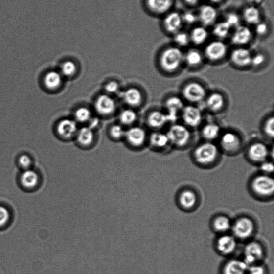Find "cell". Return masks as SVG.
Segmentation results:
<instances>
[{"mask_svg": "<svg viewBox=\"0 0 274 274\" xmlns=\"http://www.w3.org/2000/svg\"><path fill=\"white\" fill-rule=\"evenodd\" d=\"M221 152L214 142L204 141L194 148L191 157L197 166L203 169L215 167L220 160Z\"/></svg>", "mask_w": 274, "mask_h": 274, "instance_id": "cell-1", "label": "cell"}, {"mask_svg": "<svg viewBox=\"0 0 274 274\" xmlns=\"http://www.w3.org/2000/svg\"><path fill=\"white\" fill-rule=\"evenodd\" d=\"M250 195L257 201L268 202L274 196V181L271 175L261 173L254 175L248 184Z\"/></svg>", "mask_w": 274, "mask_h": 274, "instance_id": "cell-2", "label": "cell"}, {"mask_svg": "<svg viewBox=\"0 0 274 274\" xmlns=\"http://www.w3.org/2000/svg\"><path fill=\"white\" fill-rule=\"evenodd\" d=\"M256 221L249 215L243 214L232 220L231 233L237 241L247 242L254 237L258 227Z\"/></svg>", "mask_w": 274, "mask_h": 274, "instance_id": "cell-3", "label": "cell"}, {"mask_svg": "<svg viewBox=\"0 0 274 274\" xmlns=\"http://www.w3.org/2000/svg\"><path fill=\"white\" fill-rule=\"evenodd\" d=\"M184 54L178 47L165 49L160 57V65L162 70L168 75H175L178 72L184 64Z\"/></svg>", "mask_w": 274, "mask_h": 274, "instance_id": "cell-4", "label": "cell"}, {"mask_svg": "<svg viewBox=\"0 0 274 274\" xmlns=\"http://www.w3.org/2000/svg\"><path fill=\"white\" fill-rule=\"evenodd\" d=\"M166 133L170 146L177 149H185L191 143L193 136L191 130L183 123L171 124Z\"/></svg>", "mask_w": 274, "mask_h": 274, "instance_id": "cell-5", "label": "cell"}, {"mask_svg": "<svg viewBox=\"0 0 274 274\" xmlns=\"http://www.w3.org/2000/svg\"><path fill=\"white\" fill-rule=\"evenodd\" d=\"M201 203V196L195 188L191 186L183 187L176 194V205L183 212H195Z\"/></svg>", "mask_w": 274, "mask_h": 274, "instance_id": "cell-6", "label": "cell"}, {"mask_svg": "<svg viewBox=\"0 0 274 274\" xmlns=\"http://www.w3.org/2000/svg\"><path fill=\"white\" fill-rule=\"evenodd\" d=\"M265 245L257 239H251L245 242L242 259L248 266L264 262L267 256Z\"/></svg>", "mask_w": 274, "mask_h": 274, "instance_id": "cell-7", "label": "cell"}, {"mask_svg": "<svg viewBox=\"0 0 274 274\" xmlns=\"http://www.w3.org/2000/svg\"><path fill=\"white\" fill-rule=\"evenodd\" d=\"M207 90L202 83L190 81L185 83L181 89V97L188 104H203L208 94Z\"/></svg>", "mask_w": 274, "mask_h": 274, "instance_id": "cell-8", "label": "cell"}, {"mask_svg": "<svg viewBox=\"0 0 274 274\" xmlns=\"http://www.w3.org/2000/svg\"><path fill=\"white\" fill-rule=\"evenodd\" d=\"M218 140L221 152L228 155H236L243 147V139L235 131L227 130L222 132Z\"/></svg>", "mask_w": 274, "mask_h": 274, "instance_id": "cell-9", "label": "cell"}, {"mask_svg": "<svg viewBox=\"0 0 274 274\" xmlns=\"http://www.w3.org/2000/svg\"><path fill=\"white\" fill-rule=\"evenodd\" d=\"M238 243L231 233H228L217 236L214 242V247L217 253L227 259L232 257L236 253Z\"/></svg>", "mask_w": 274, "mask_h": 274, "instance_id": "cell-10", "label": "cell"}, {"mask_svg": "<svg viewBox=\"0 0 274 274\" xmlns=\"http://www.w3.org/2000/svg\"><path fill=\"white\" fill-rule=\"evenodd\" d=\"M273 150L272 148L271 151L269 147L264 142L254 141L248 147L246 157L250 163L258 166L261 163L268 160Z\"/></svg>", "mask_w": 274, "mask_h": 274, "instance_id": "cell-11", "label": "cell"}, {"mask_svg": "<svg viewBox=\"0 0 274 274\" xmlns=\"http://www.w3.org/2000/svg\"><path fill=\"white\" fill-rule=\"evenodd\" d=\"M182 123L192 129L201 126L203 121V115L201 108L197 105H185L180 115Z\"/></svg>", "mask_w": 274, "mask_h": 274, "instance_id": "cell-12", "label": "cell"}, {"mask_svg": "<svg viewBox=\"0 0 274 274\" xmlns=\"http://www.w3.org/2000/svg\"><path fill=\"white\" fill-rule=\"evenodd\" d=\"M185 106V101L181 96L171 95L168 97L164 102V107L169 123L173 124L178 121Z\"/></svg>", "mask_w": 274, "mask_h": 274, "instance_id": "cell-13", "label": "cell"}, {"mask_svg": "<svg viewBox=\"0 0 274 274\" xmlns=\"http://www.w3.org/2000/svg\"><path fill=\"white\" fill-rule=\"evenodd\" d=\"M203 104L206 109L213 114H219L224 111L227 106L226 96L219 91L208 93Z\"/></svg>", "mask_w": 274, "mask_h": 274, "instance_id": "cell-14", "label": "cell"}, {"mask_svg": "<svg viewBox=\"0 0 274 274\" xmlns=\"http://www.w3.org/2000/svg\"><path fill=\"white\" fill-rule=\"evenodd\" d=\"M249 266L242 258H227L220 268V274H247Z\"/></svg>", "mask_w": 274, "mask_h": 274, "instance_id": "cell-15", "label": "cell"}, {"mask_svg": "<svg viewBox=\"0 0 274 274\" xmlns=\"http://www.w3.org/2000/svg\"><path fill=\"white\" fill-rule=\"evenodd\" d=\"M228 52L226 44L221 41L210 43L205 49V56L211 62H218L224 59Z\"/></svg>", "mask_w": 274, "mask_h": 274, "instance_id": "cell-16", "label": "cell"}, {"mask_svg": "<svg viewBox=\"0 0 274 274\" xmlns=\"http://www.w3.org/2000/svg\"><path fill=\"white\" fill-rule=\"evenodd\" d=\"M232 225L230 217L224 214L214 215L210 222V229L217 236L231 233Z\"/></svg>", "mask_w": 274, "mask_h": 274, "instance_id": "cell-17", "label": "cell"}, {"mask_svg": "<svg viewBox=\"0 0 274 274\" xmlns=\"http://www.w3.org/2000/svg\"><path fill=\"white\" fill-rule=\"evenodd\" d=\"M252 54L250 50L245 48H237L234 49L230 55L232 64L239 68L251 67Z\"/></svg>", "mask_w": 274, "mask_h": 274, "instance_id": "cell-18", "label": "cell"}, {"mask_svg": "<svg viewBox=\"0 0 274 274\" xmlns=\"http://www.w3.org/2000/svg\"><path fill=\"white\" fill-rule=\"evenodd\" d=\"M197 16L198 21L203 26H209L215 22L218 17V11L212 5H205L199 9Z\"/></svg>", "mask_w": 274, "mask_h": 274, "instance_id": "cell-19", "label": "cell"}, {"mask_svg": "<svg viewBox=\"0 0 274 274\" xmlns=\"http://www.w3.org/2000/svg\"><path fill=\"white\" fill-rule=\"evenodd\" d=\"M163 25L170 33L176 34L181 31L183 25L181 14L176 11L168 14L164 19Z\"/></svg>", "mask_w": 274, "mask_h": 274, "instance_id": "cell-20", "label": "cell"}, {"mask_svg": "<svg viewBox=\"0 0 274 274\" xmlns=\"http://www.w3.org/2000/svg\"><path fill=\"white\" fill-rule=\"evenodd\" d=\"M222 133L220 125L210 122L205 124L201 128V135L206 141L214 142L218 140Z\"/></svg>", "mask_w": 274, "mask_h": 274, "instance_id": "cell-21", "label": "cell"}, {"mask_svg": "<svg viewBox=\"0 0 274 274\" xmlns=\"http://www.w3.org/2000/svg\"><path fill=\"white\" fill-rule=\"evenodd\" d=\"M97 112L102 115H109L115 111L116 104L115 101L107 95H101L95 102Z\"/></svg>", "mask_w": 274, "mask_h": 274, "instance_id": "cell-22", "label": "cell"}, {"mask_svg": "<svg viewBox=\"0 0 274 274\" xmlns=\"http://www.w3.org/2000/svg\"><path fill=\"white\" fill-rule=\"evenodd\" d=\"M252 32L247 26L239 25L235 28L231 36V42L236 45L247 44L252 39Z\"/></svg>", "mask_w": 274, "mask_h": 274, "instance_id": "cell-23", "label": "cell"}, {"mask_svg": "<svg viewBox=\"0 0 274 274\" xmlns=\"http://www.w3.org/2000/svg\"><path fill=\"white\" fill-rule=\"evenodd\" d=\"M77 131L76 122L73 120L66 119L62 120L57 127V131L60 136L64 138H70Z\"/></svg>", "mask_w": 274, "mask_h": 274, "instance_id": "cell-24", "label": "cell"}, {"mask_svg": "<svg viewBox=\"0 0 274 274\" xmlns=\"http://www.w3.org/2000/svg\"><path fill=\"white\" fill-rule=\"evenodd\" d=\"M148 9L157 14L167 13L173 7V0H147Z\"/></svg>", "mask_w": 274, "mask_h": 274, "instance_id": "cell-25", "label": "cell"}, {"mask_svg": "<svg viewBox=\"0 0 274 274\" xmlns=\"http://www.w3.org/2000/svg\"><path fill=\"white\" fill-rule=\"evenodd\" d=\"M167 114L165 112L155 111L150 113L148 117V123L154 129H161L169 123Z\"/></svg>", "mask_w": 274, "mask_h": 274, "instance_id": "cell-26", "label": "cell"}, {"mask_svg": "<svg viewBox=\"0 0 274 274\" xmlns=\"http://www.w3.org/2000/svg\"><path fill=\"white\" fill-rule=\"evenodd\" d=\"M125 136L130 143L135 146H139L143 144L146 136L144 130L139 127L130 129L125 133Z\"/></svg>", "mask_w": 274, "mask_h": 274, "instance_id": "cell-27", "label": "cell"}, {"mask_svg": "<svg viewBox=\"0 0 274 274\" xmlns=\"http://www.w3.org/2000/svg\"><path fill=\"white\" fill-rule=\"evenodd\" d=\"M204 56L196 49H191L184 54V63L190 68H197L203 64Z\"/></svg>", "mask_w": 274, "mask_h": 274, "instance_id": "cell-28", "label": "cell"}, {"mask_svg": "<svg viewBox=\"0 0 274 274\" xmlns=\"http://www.w3.org/2000/svg\"><path fill=\"white\" fill-rule=\"evenodd\" d=\"M21 184L26 188L36 187L39 183V176L35 171L27 169L21 175Z\"/></svg>", "mask_w": 274, "mask_h": 274, "instance_id": "cell-29", "label": "cell"}, {"mask_svg": "<svg viewBox=\"0 0 274 274\" xmlns=\"http://www.w3.org/2000/svg\"><path fill=\"white\" fill-rule=\"evenodd\" d=\"M62 79L60 74L55 71L47 72L43 79L45 87L48 90H54L61 85Z\"/></svg>", "mask_w": 274, "mask_h": 274, "instance_id": "cell-30", "label": "cell"}, {"mask_svg": "<svg viewBox=\"0 0 274 274\" xmlns=\"http://www.w3.org/2000/svg\"><path fill=\"white\" fill-rule=\"evenodd\" d=\"M243 19L248 24L256 25L261 22V14L259 10L254 7L249 6L243 11Z\"/></svg>", "mask_w": 274, "mask_h": 274, "instance_id": "cell-31", "label": "cell"}, {"mask_svg": "<svg viewBox=\"0 0 274 274\" xmlns=\"http://www.w3.org/2000/svg\"><path fill=\"white\" fill-rule=\"evenodd\" d=\"M151 144L158 149H164L170 146V142L166 133L156 132L150 137Z\"/></svg>", "mask_w": 274, "mask_h": 274, "instance_id": "cell-32", "label": "cell"}, {"mask_svg": "<svg viewBox=\"0 0 274 274\" xmlns=\"http://www.w3.org/2000/svg\"><path fill=\"white\" fill-rule=\"evenodd\" d=\"M208 37V32L204 26H198L193 28L190 34V41L196 45L203 44Z\"/></svg>", "mask_w": 274, "mask_h": 274, "instance_id": "cell-33", "label": "cell"}, {"mask_svg": "<svg viewBox=\"0 0 274 274\" xmlns=\"http://www.w3.org/2000/svg\"><path fill=\"white\" fill-rule=\"evenodd\" d=\"M125 102L130 106H137L140 104L142 100V95L140 91L135 88H130L123 94Z\"/></svg>", "mask_w": 274, "mask_h": 274, "instance_id": "cell-34", "label": "cell"}, {"mask_svg": "<svg viewBox=\"0 0 274 274\" xmlns=\"http://www.w3.org/2000/svg\"><path fill=\"white\" fill-rule=\"evenodd\" d=\"M94 139V134L92 129L84 127L80 129L77 134V140L79 143L84 146H88L92 143Z\"/></svg>", "mask_w": 274, "mask_h": 274, "instance_id": "cell-35", "label": "cell"}, {"mask_svg": "<svg viewBox=\"0 0 274 274\" xmlns=\"http://www.w3.org/2000/svg\"><path fill=\"white\" fill-rule=\"evenodd\" d=\"M231 27L224 21L216 24L213 29V35L219 39H224L229 35Z\"/></svg>", "mask_w": 274, "mask_h": 274, "instance_id": "cell-36", "label": "cell"}, {"mask_svg": "<svg viewBox=\"0 0 274 274\" xmlns=\"http://www.w3.org/2000/svg\"><path fill=\"white\" fill-rule=\"evenodd\" d=\"M262 132L266 138L273 140L274 136V115L268 116L262 124Z\"/></svg>", "mask_w": 274, "mask_h": 274, "instance_id": "cell-37", "label": "cell"}, {"mask_svg": "<svg viewBox=\"0 0 274 274\" xmlns=\"http://www.w3.org/2000/svg\"><path fill=\"white\" fill-rule=\"evenodd\" d=\"M247 274H270L269 268L264 262L249 266Z\"/></svg>", "mask_w": 274, "mask_h": 274, "instance_id": "cell-38", "label": "cell"}, {"mask_svg": "<svg viewBox=\"0 0 274 274\" xmlns=\"http://www.w3.org/2000/svg\"><path fill=\"white\" fill-rule=\"evenodd\" d=\"M119 119L120 121L124 124H131L136 121L137 114L133 110H125L120 114Z\"/></svg>", "mask_w": 274, "mask_h": 274, "instance_id": "cell-39", "label": "cell"}, {"mask_svg": "<svg viewBox=\"0 0 274 274\" xmlns=\"http://www.w3.org/2000/svg\"><path fill=\"white\" fill-rule=\"evenodd\" d=\"M174 41L176 45L181 47L187 46L191 42L189 34L181 31L175 34Z\"/></svg>", "mask_w": 274, "mask_h": 274, "instance_id": "cell-40", "label": "cell"}, {"mask_svg": "<svg viewBox=\"0 0 274 274\" xmlns=\"http://www.w3.org/2000/svg\"><path fill=\"white\" fill-rule=\"evenodd\" d=\"M76 65L71 61H67L62 64L61 72L63 75L66 77H70L74 75L76 72Z\"/></svg>", "mask_w": 274, "mask_h": 274, "instance_id": "cell-41", "label": "cell"}, {"mask_svg": "<svg viewBox=\"0 0 274 274\" xmlns=\"http://www.w3.org/2000/svg\"><path fill=\"white\" fill-rule=\"evenodd\" d=\"M91 116V111L87 108H79L75 113V117L79 122L84 123L90 119Z\"/></svg>", "mask_w": 274, "mask_h": 274, "instance_id": "cell-42", "label": "cell"}, {"mask_svg": "<svg viewBox=\"0 0 274 274\" xmlns=\"http://www.w3.org/2000/svg\"><path fill=\"white\" fill-rule=\"evenodd\" d=\"M231 28H235L240 25L241 18L236 13L230 12L226 15L225 20Z\"/></svg>", "mask_w": 274, "mask_h": 274, "instance_id": "cell-43", "label": "cell"}, {"mask_svg": "<svg viewBox=\"0 0 274 274\" xmlns=\"http://www.w3.org/2000/svg\"><path fill=\"white\" fill-rule=\"evenodd\" d=\"M183 22V24L188 25L195 24L198 21L197 14L192 12L190 11H186L183 14H181Z\"/></svg>", "mask_w": 274, "mask_h": 274, "instance_id": "cell-44", "label": "cell"}, {"mask_svg": "<svg viewBox=\"0 0 274 274\" xmlns=\"http://www.w3.org/2000/svg\"><path fill=\"white\" fill-rule=\"evenodd\" d=\"M266 62V56L262 53L252 55V60H251V67L254 68H259L265 64Z\"/></svg>", "mask_w": 274, "mask_h": 274, "instance_id": "cell-45", "label": "cell"}, {"mask_svg": "<svg viewBox=\"0 0 274 274\" xmlns=\"http://www.w3.org/2000/svg\"><path fill=\"white\" fill-rule=\"evenodd\" d=\"M260 173L271 175L274 172V164L270 160H267L258 165Z\"/></svg>", "mask_w": 274, "mask_h": 274, "instance_id": "cell-46", "label": "cell"}, {"mask_svg": "<svg viewBox=\"0 0 274 274\" xmlns=\"http://www.w3.org/2000/svg\"><path fill=\"white\" fill-rule=\"evenodd\" d=\"M18 163L22 168L29 169L32 164V159L27 154H22L18 159Z\"/></svg>", "mask_w": 274, "mask_h": 274, "instance_id": "cell-47", "label": "cell"}, {"mask_svg": "<svg viewBox=\"0 0 274 274\" xmlns=\"http://www.w3.org/2000/svg\"><path fill=\"white\" fill-rule=\"evenodd\" d=\"M111 134L113 138L119 139L125 135V133L121 126L119 125H114L111 128Z\"/></svg>", "mask_w": 274, "mask_h": 274, "instance_id": "cell-48", "label": "cell"}, {"mask_svg": "<svg viewBox=\"0 0 274 274\" xmlns=\"http://www.w3.org/2000/svg\"><path fill=\"white\" fill-rule=\"evenodd\" d=\"M10 219V214L6 208L0 206V227L6 225Z\"/></svg>", "mask_w": 274, "mask_h": 274, "instance_id": "cell-49", "label": "cell"}, {"mask_svg": "<svg viewBox=\"0 0 274 274\" xmlns=\"http://www.w3.org/2000/svg\"><path fill=\"white\" fill-rule=\"evenodd\" d=\"M255 27V32L260 36H263L268 31V26L264 22H260Z\"/></svg>", "mask_w": 274, "mask_h": 274, "instance_id": "cell-50", "label": "cell"}, {"mask_svg": "<svg viewBox=\"0 0 274 274\" xmlns=\"http://www.w3.org/2000/svg\"><path fill=\"white\" fill-rule=\"evenodd\" d=\"M119 89V85L116 82H111L108 83L105 86V90L107 92L110 93H115L117 92Z\"/></svg>", "mask_w": 274, "mask_h": 274, "instance_id": "cell-51", "label": "cell"}, {"mask_svg": "<svg viewBox=\"0 0 274 274\" xmlns=\"http://www.w3.org/2000/svg\"><path fill=\"white\" fill-rule=\"evenodd\" d=\"M184 1L188 5L191 6L196 5L199 2V0H184Z\"/></svg>", "mask_w": 274, "mask_h": 274, "instance_id": "cell-52", "label": "cell"}, {"mask_svg": "<svg viewBox=\"0 0 274 274\" xmlns=\"http://www.w3.org/2000/svg\"><path fill=\"white\" fill-rule=\"evenodd\" d=\"M210 2L214 3H218L222 1V0H209Z\"/></svg>", "mask_w": 274, "mask_h": 274, "instance_id": "cell-53", "label": "cell"}]
</instances>
